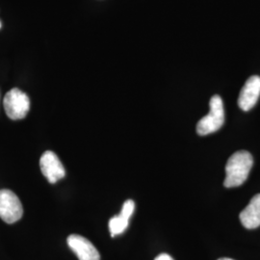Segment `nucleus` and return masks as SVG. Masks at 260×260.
<instances>
[{
    "label": "nucleus",
    "mask_w": 260,
    "mask_h": 260,
    "mask_svg": "<svg viewBox=\"0 0 260 260\" xmlns=\"http://www.w3.org/2000/svg\"><path fill=\"white\" fill-rule=\"evenodd\" d=\"M3 104L7 116L15 121L24 119L30 110V100L27 94L18 88H14L6 93Z\"/></svg>",
    "instance_id": "7ed1b4c3"
},
{
    "label": "nucleus",
    "mask_w": 260,
    "mask_h": 260,
    "mask_svg": "<svg viewBox=\"0 0 260 260\" xmlns=\"http://www.w3.org/2000/svg\"><path fill=\"white\" fill-rule=\"evenodd\" d=\"M23 215L22 205L14 192L0 190V218L7 223H14L21 219Z\"/></svg>",
    "instance_id": "20e7f679"
},
{
    "label": "nucleus",
    "mask_w": 260,
    "mask_h": 260,
    "mask_svg": "<svg viewBox=\"0 0 260 260\" xmlns=\"http://www.w3.org/2000/svg\"><path fill=\"white\" fill-rule=\"evenodd\" d=\"M68 245L79 260H101L100 252L91 242L78 234L68 237Z\"/></svg>",
    "instance_id": "423d86ee"
},
{
    "label": "nucleus",
    "mask_w": 260,
    "mask_h": 260,
    "mask_svg": "<svg viewBox=\"0 0 260 260\" xmlns=\"http://www.w3.org/2000/svg\"><path fill=\"white\" fill-rule=\"evenodd\" d=\"M260 95V77L251 76L242 88L238 99V105L243 111H249L256 104Z\"/></svg>",
    "instance_id": "0eeeda50"
},
{
    "label": "nucleus",
    "mask_w": 260,
    "mask_h": 260,
    "mask_svg": "<svg viewBox=\"0 0 260 260\" xmlns=\"http://www.w3.org/2000/svg\"><path fill=\"white\" fill-rule=\"evenodd\" d=\"M40 167L49 183L54 184L65 177V168L53 151H46L40 159Z\"/></svg>",
    "instance_id": "39448f33"
},
{
    "label": "nucleus",
    "mask_w": 260,
    "mask_h": 260,
    "mask_svg": "<svg viewBox=\"0 0 260 260\" xmlns=\"http://www.w3.org/2000/svg\"><path fill=\"white\" fill-rule=\"evenodd\" d=\"M134 209H135L134 202L132 200H128L122 205L121 213L118 216L113 217L109 221V230H110L112 237L121 234L127 229L130 217L134 212Z\"/></svg>",
    "instance_id": "6e6552de"
},
{
    "label": "nucleus",
    "mask_w": 260,
    "mask_h": 260,
    "mask_svg": "<svg viewBox=\"0 0 260 260\" xmlns=\"http://www.w3.org/2000/svg\"><path fill=\"white\" fill-rule=\"evenodd\" d=\"M154 260H174V258L167 253H161Z\"/></svg>",
    "instance_id": "9d476101"
},
{
    "label": "nucleus",
    "mask_w": 260,
    "mask_h": 260,
    "mask_svg": "<svg viewBox=\"0 0 260 260\" xmlns=\"http://www.w3.org/2000/svg\"><path fill=\"white\" fill-rule=\"evenodd\" d=\"M242 224L248 229L253 230L260 225V194L254 196L248 206L240 213Z\"/></svg>",
    "instance_id": "1a4fd4ad"
},
{
    "label": "nucleus",
    "mask_w": 260,
    "mask_h": 260,
    "mask_svg": "<svg viewBox=\"0 0 260 260\" xmlns=\"http://www.w3.org/2000/svg\"><path fill=\"white\" fill-rule=\"evenodd\" d=\"M0 28H1V21H0Z\"/></svg>",
    "instance_id": "f8f14e48"
},
{
    "label": "nucleus",
    "mask_w": 260,
    "mask_h": 260,
    "mask_svg": "<svg viewBox=\"0 0 260 260\" xmlns=\"http://www.w3.org/2000/svg\"><path fill=\"white\" fill-rule=\"evenodd\" d=\"M210 111L197 124V132L201 136H205L216 132L223 126L224 122V110L221 96L213 95L209 103Z\"/></svg>",
    "instance_id": "f03ea898"
},
{
    "label": "nucleus",
    "mask_w": 260,
    "mask_h": 260,
    "mask_svg": "<svg viewBox=\"0 0 260 260\" xmlns=\"http://www.w3.org/2000/svg\"><path fill=\"white\" fill-rule=\"evenodd\" d=\"M252 165L253 159L250 152L240 150L233 153L225 166L224 186L233 188L242 185L249 177Z\"/></svg>",
    "instance_id": "f257e3e1"
},
{
    "label": "nucleus",
    "mask_w": 260,
    "mask_h": 260,
    "mask_svg": "<svg viewBox=\"0 0 260 260\" xmlns=\"http://www.w3.org/2000/svg\"><path fill=\"white\" fill-rule=\"evenodd\" d=\"M218 260H234V259H232V258H226V257H223V258H220V259H218Z\"/></svg>",
    "instance_id": "9b49d317"
}]
</instances>
